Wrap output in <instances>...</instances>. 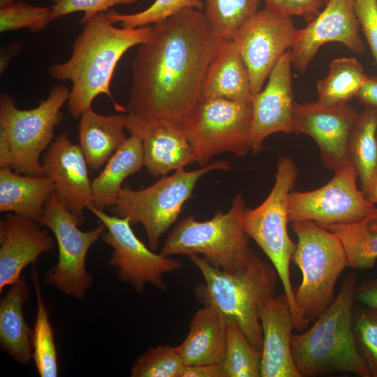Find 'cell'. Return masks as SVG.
I'll use <instances>...</instances> for the list:
<instances>
[{"label":"cell","instance_id":"1","mask_svg":"<svg viewBox=\"0 0 377 377\" xmlns=\"http://www.w3.org/2000/svg\"><path fill=\"white\" fill-rule=\"evenodd\" d=\"M227 40L194 8L151 25L132 62L127 112L179 123L199 101L206 71Z\"/></svg>","mask_w":377,"mask_h":377},{"label":"cell","instance_id":"2","mask_svg":"<svg viewBox=\"0 0 377 377\" xmlns=\"http://www.w3.org/2000/svg\"><path fill=\"white\" fill-rule=\"evenodd\" d=\"M80 22L83 29L73 43L70 58L48 68L54 79L72 82L67 101L69 113L74 118L80 117L91 109L94 100L100 94L107 95L117 112H127L113 98L110 82L122 56L148 39L151 25L117 27L105 12L82 17Z\"/></svg>","mask_w":377,"mask_h":377},{"label":"cell","instance_id":"3","mask_svg":"<svg viewBox=\"0 0 377 377\" xmlns=\"http://www.w3.org/2000/svg\"><path fill=\"white\" fill-rule=\"evenodd\" d=\"M357 276L349 273L332 303L313 324L293 334L294 362L300 377L337 372L371 377L357 348L353 333V306Z\"/></svg>","mask_w":377,"mask_h":377},{"label":"cell","instance_id":"4","mask_svg":"<svg viewBox=\"0 0 377 377\" xmlns=\"http://www.w3.org/2000/svg\"><path fill=\"white\" fill-rule=\"evenodd\" d=\"M189 259L201 272L205 283L194 289L198 301L217 309L227 321L235 322L249 341L262 349L259 311L275 295L279 278L275 269L253 251L247 265L234 272H225L197 254Z\"/></svg>","mask_w":377,"mask_h":377},{"label":"cell","instance_id":"5","mask_svg":"<svg viewBox=\"0 0 377 377\" xmlns=\"http://www.w3.org/2000/svg\"><path fill=\"white\" fill-rule=\"evenodd\" d=\"M291 223L297 238L292 261L302 273V281L294 289L302 332L332 303L337 281L348 265L343 246L333 232L311 221Z\"/></svg>","mask_w":377,"mask_h":377},{"label":"cell","instance_id":"6","mask_svg":"<svg viewBox=\"0 0 377 377\" xmlns=\"http://www.w3.org/2000/svg\"><path fill=\"white\" fill-rule=\"evenodd\" d=\"M64 84L53 87L36 108H18L8 94L0 96V167L31 176H45L42 152L52 142L62 120L61 109L69 98Z\"/></svg>","mask_w":377,"mask_h":377},{"label":"cell","instance_id":"7","mask_svg":"<svg viewBox=\"0 0 377 377\" xmlns=\"http://www.w3.org/2000/svg\"><path fill=\"white\" fill-rule=\"evenodd\" d=\"M245 202L237 193L230 209L218 210L209 220L188 216L168 236L160 253L165 256L201 254L212 265L234 273L248 264L252 250L243 226Z\"/></svg>","mask_w":377,"mask_h":377},{"label":"cell","instance_id":"8","mask_svg":"<svg viewBox=\"0 0 377 377\" xmlns=\"http://www.w3.org/2000/svg\"><path fill=\"white\" fill-rule=\"evenodd\" d=\"M297 177L295 161L287 156L279 157L272 188L260 205L245 209L243 226L246 235L256 242L275 269L289 301L294 328L298 331L299 318L290 270L295 244L288 232V195Z\"/></svg>","mask_w":377,"mask_h":377},{"label":"cell","instance_id":"9","mask_svg":"<svg viewBox=\"0 0 377 377\" xmlns=\"http://www.w3.org/2000/svg\"><path fill=\"white\" fill-rule=\"evenodd\" d=\"M230 169L228 161H219L191 171H175L140 190L122 188L112 210L116 216L128 218L131 223L142 224L149 248L155 251L160 238L177 219L198 180L210 171Z\"/></svg>","mask_w":377,"mask_h":377},{"label":"cell","instance_id":"10","mask_svg":"<svg viewBox=\"0 0 377 377\" xmlns=\"http://www.w3.org/2000/svg\"><path fill=\"white\" fill-rule=\"evenodd\" d=\"M251 123L252 102L208 98H200L177 124L191 147L194 162L205 165L223 152L246 155Z\"/></svg>","mask_w":377,"mask_h":377},{"label":"cell","instance_id":"11","mask_svg":"<svg viewBox=\"0 0 377 377\" xmlns=\"http://www.w3.org/2000/svg\"><path fill=\"white\" fill-rule=\"evenodd\" d=\"M38 223L52 232L58 246L57 262L47 272L45 282L68 296L82 299L93 281L87 270V256L105 231V225L101 223L91 230H81L75 216L58 201L54 193Z\"/></svg>","mask_w":377,"mask_h":377},{"label":"cell","instance_id":"12","mask_svg":"<svg viewBox=\"0 0 377 377\" xmlns=\"http://www.w3.org/2000/svg\"><path fill=\"white\" fill-rule=\"evenodd\" d=\"M88 209L106 228L101 239L113 250L109 263L116 268L119 279L137 293L144 292L147 283L165 290L163 276L182 267V262L149 249L135 235L128 218L108 214L93 205Z\"/></svg>","mask_w":377,"mask_h":377},{"label":"cell","instance_id":"13","mask_svg":"<svg viewBox=\"0 0 377 377\" xmlns=\"http://www.w3.org/2000/svg\"><path fill=\"white\" fill-rule=\"evenodd\" d=\"M353 165L334 172L324 186L309 191H291L288 195L290 222L311 221L319 225L348 223L359 221L376 206L357 186Z\"/></svg>","mask_w":377,"mask_h":377},{"label":"cell","instance_id":"14","mask_svg":"<svg viewBox=\"0 0 377 377\" xmlns=\"http://www.w3.org/2000/svg\"><path fill=\"white\" fill-rule=\"evenodd\" d=\"M297 31L290 17L263 8L236 31L232 40L248 69L253 95L262 90L279 60L292 48Z\"/></svg>","mask_w":377,"mask_h":377},{"label":"cell","instance_id":"15","mask_svg":"<svg viewBox=\"0 0 377 377\" xmlns=\"http://www.w3.org/2000/svg\"><path fill=\"white\" fill-rule=\"evenodd\" d=\"M359 113L349 104L295 103L293 131L311 138L326 168L335 172L348 165L349 142Z\"/></svg>","mask_w":377,"mask_h":377},{"label":"cell","instance_id":"16","mask_svg":"<svg viewBox=\"0 0 377 377\" xmlns=\"http://www.w3.org/2000/svg\"><path fill=\"white\" fill-rule=\"evenodd\" d=\"M355 1L328 0L323 10L308 25L297 29L290 54L292 65L300 73L306 71L318 50L327 43H341L358 54L364 52Z\"/></svg>","mask_w":377,"mask_h":377},{"label":"cell","instance_id":"17","mask_svg":"<svg viewBox=\"0 0 377 377\" xmlns=\"http://www.w3.org/2000/svg\"><path fill=\"white\" fill-rule=\"evenodd\" d=\"M292 66L288 50L272 71L265 87L253 96L250 145L254 154L263 149L269 135L294 133Z\"/></svg>","mask_w":377,"mask_h":377},{"label":"cell","instance_id":"18","mask_svg":"<svg viewBox=\"0 0 377 377\" xmlns=\"http://www.w3.org/2000/svg\"><path fill=\"white\" fill-rule=\"evenodd\" d=\"M41 162L45 176L54 184L58 201L82 224L84 211L94 205V199L89 165L80 145L63 133L51 143Z\"/></svg>","mask_w":377,"mask_h":377},{"label":"cell","instance_id":"19","mask_svg":"<svg viewBox=\"0 0 377 377\" xmlns=\"http://www.w3.org/2000/svg\"><path fill=\"white\" fill-rule=\"evenodd\" d=\"M126 129L141 140L145 166L154 177L184 169L194 162L191 147L175 123L128 113Z\"/></svg>","mask_w":377,"mask_h":377},{"label":"cell","instance_id":"20","mask_svg":"<svg viewBox=\"0 0 377 377\" xmlns=\"http://www.w3.org/2000/svg\"><path fill=\"white\" fill-rule=\"evenodd\" d=\"M38 222L15 214L0 221V293L29 265L54 247L52 237Z\"/></svg>","mask_w":377,"mask_h":377},{"label":"cell","instance_id":"21","mask_svg":"<svg viewBox=\"0 0 377 377\" xmlns=\"http://www.w3.org/2000/svg\"><path fill=\"white\" fill-rule=\"evenodd\" d=\"M263 334L260 377H300L291 346L293 318L283 293L266 302L259 311Z\"/></svg>","mask_w":377,"mask_h":377},{"label":"cell","instance_id":"22","mask_svg":"<svg viewBox=\"0 0 377 377\" xmlns=\"http://www.w3.org/2000/svg\"><path fill=\"white\" fill-rule=\"evenodd\" d=\"M228 323L214 307L205 305L193 315L188 333L176 346L185 365L221 364L224 360Z\"/></svg>","mask_w":377,"mask_h":377},{"label":"cell","instance_id":"23","mask_svg":"<svg viewBox=\"0 0 377 377\" xmlns=\"http://www.w3.org/2000/svg\"><path fill=\"white\" fill-rule=\"evenodd\" d=\"M253 96L249 73L237 45L233 40H227L206 71L200 98L252 102Z\"/></svg>","mask_w":377,"mask_h":377},{"label":"cell","instance_id":"24","mask_svg":"<svg viewBox=\"0 0 377 377\" xmlns=\"http://www.w3.org/2000/svg\"><path fill=\"white\" fill-rule=\"evenodd\" d=\"M29 293L27 279L21 276L0 300L1 349L22 365L29 364L32 360V329L27 325L23 311Z\"/></svg>","mask_w":377,"mask_h":377},{"label":"cell","instance_id":"25","mask_svg":"<svg viewBox=\"0 0 377 377\" xmlns=\"http://www.w3.org/2000/svg\"><path fill=\"white\" fill-rule=\"evenodd\" d=\"M54 191V184L46 176L22 175L9 167H0L1 212L38 222Z\"/></svg>","mask_w":377,"mask_h":377},{"label":"cell","instance_id":"26","mask_svg":"<svg viewBox=\"0 0 377 377\" xmlns=\"http://www.w3.org/2000/svg\"><path fill=\"white\" fill-rule=\"evenodd\" d=\"M126 121L124 113L103 115L92 109L80 117L79 145L89 168L99 169L126 140Z\"/></svg>","mask_w":377,"mask_h":377},{"label":"cell","instance_id":"27","mask_svg":"<svg viewBox=\"0 0 377 377\" xmlns=\"http://www.w3.org/2000/svg\"><path fill=\"white\" fill-rule=\"evenodd\" d=\"M106 163L102 172L91 182L93 205L99 209L112 207L124 181L145 166L140 138L131 134Z\"/></svg>","mask_w":377,"mask_h":377},{"label":"cell","instance_id":"28","mask_svg":"<svg viewBox=\"0 0 377 377\" xmlns=\"http://www.w3.org/2000/svg\"><path fill=\"white\" fill-rule=\"evenodd\" d=\"M320 226L339 238L345 250L348 267L367 269L375 265L377 261L376 207L372 212L359 221Z\"/></svg>","mask_w":377,"mask_h":377},{"label":"cell","instance_id":"29","mask_svg":"<svg viewBox=\"0 0 377 377\" xmlns=\"http://www.w3.org/2000/svg\"><path fill=\"white\" fill-rule=\"evenodd\" d=\"M377 110L366 108L358 116L349 142L350 163L355 168L367 197L377 177Z\"/></svg>","mask_w":377,"mask_h":377},{"label":"cell","instance_id":"30","mask_svg":"<svg viewBox=\"0 0 377 377\" xmlns=\"http://www.w3.org/2000/svg\"><path fill=\"white\" fill-rule=\"evenodd\" d=\"M367 75L355 57L331 61L327 76L316 83L318 100L325 105L346 103L355 97Z\"/></svg>","mask_w":377,"mask_h":377},{"label":"cell","instance_id":"31","mask_svg":"<svg viewBox=\"0 0 377 377\" xmlns=\"http://www.w3.org/2000/svg\"><path fill=\"white\" fill-rule=\"evenodd\" d=\"M37 309L31 332L32 360L40 377H56L59 375V361L54 330L50 320L39 281L38 270L32 271Z\"/></svg>","mask_w":377,"mask_h":377},{"label":"cell","instance_id":"32","mask_svg":"<svg viewBox=\"0 0 377 377\" xmlns=\"http://www.w3.org/2000/svg\"><path fill=\"white\" fill-rule=\"evenodd\" d=\"M227 348L221 363L225 377H260L262 351L234 321H228Z\"/></svg>","mask_w":377,"mask_h":377},{"label":"cell","instance_id":"33","mask_svg":"<svg viewBox=\"0 0 377 377\" xmlns=\"http://www.w3.org/2000/svg\"><path fill=\"white\" fill-rule=\"evenodd\" d=\"M203 2V13L207 21L228 40L258 10L260 4V0H205Z\"/></svg>","mask_w":377,"mask_h":377},{"label":"cell","instance_id":"34","mask_svg":"<svg viewBox=\"0 0 377 377\" xmlns=\"http://www.w3.org/2000/svg\"><path fill=\"white\" fill-rule=\"evenodd\" d=\"M203 8L202 0H155L148 8L138 13L124 14L110 10L106 14L112 23L134 29L162 22L184 9L201 10Z\"/></svg>","mask_w":377,"mask_h":377},{"label":"cell","instance_id":"35","mask_svg":"<svg viewBox=\"0 0 377 377\" xmlns=\"http://www.w3.org/2000/svg\"><path fill=\"white\" fill-rule=\"evenodd\" d=\"M185 367L177 347L163 344L141 355L131 369V376L182 377Z\"/></svg>","mask_w":377,"mask_h":377},{"label":"cell","instance_id":"36","mask_svg":"<svg viewBox=\"0 0 377 377\" xmlns=\"http://www.w3.org/2000/svg\"><path fill=\"white\" fill-rule=\"evenodd\" d=\"M54 19L51 6H36L22 1H12L0 6V31L28 29L33 32L43 30Z\"/></svg>","mask_w":377,"mask_h":377},{"label":"cell","instance_id":"37","mask_svg":"<svg viewBox=\"0 0 377 377\" xmlns=\"http://www.w3.org/2000/svg\"><path fill=\"white\" fill-rule=\"evenodd\" d=\"M353 333L371 377H377V309L364 306L353 313Z\"/></svg>","mask_w":377,"mask_h":377},{"label":"cell","instance_id":"38","mask_svg":"<svg viewBox=\"0 0 377 377\" xmlns=\"http://www.w3.org/2000/svg\"><path fill=\"white\" fill-rule=\"evenodd\" d=\"M54 19L77 12H83V18L103 13L117 5H129L139 0H51Z\"/></svg>","mask_w":377,"mask_h":377},{"label":"cell","instance_id":"39","mask_svg":"<svg viewBox=\"0 0 377 377\" xmlns=\"http://www.w3.org/2000/svg\"><path fill=\"white\" fill-rule=\"evenodd\" d=\"M265 9L274 13L292 17L302 16L312 20L325 5L324 0H263Z\"/></svg>","mask_w":377,"mask_h":377},{"label":"cell","instance_id":"40","mask_svg":"<svg viewBox=\"0 0 377 377\" xmlns=\"http://www.w3.org/2000/svg\"><path fill=\"white\" fill-rule=\"evenodd\" d=\"M355 12L359 24L377 64V0H355Z\"/></svg>","mask_w":377,"mask_h":377},{"label":"cell","instance_id":"41","mask_svg":"<svg viewBox=\"0 0 377 377\" xmlns=\"http://www.w3.org/2000/svg\"><path fill=\"white\" fill-rule=\"evenodd\" d=\"M355 299L364 306L377 309V278L367 280L357 285Z\"/></svg>","mask_w":377,"mask_h":377},{"label":"cell","instance_id":"42","mask_svg":"<svg viewBox=\"0 0 377 377\" xmlns=\"http://www.w3.org/2000/svg\"><path fill=\"white\" fill-rule=\"evenodd\" d=\"M358 101L377 110V76H368L355 96Z\"/></svg>","mask_w":377,"mask_h":377},{"label":"cell","instance_id":"43","mask_svg":"<svg viewBox=\"0 0 377 377\" xmlns=\"http://www.w3.org/2000/svg\"><path fill=\"white\" fill-rule=\"evenodd\" d=\"M182 377H225L221 364L186 365Z\"/></svg>","mask_w":377,"mask_h":377},{"label":"cell","instance_id":"44","mask_svg":"<svg viewBox=\"0 0 377 377\" xmlns=\"http://www.w3.org/2000/svg\"><path fill=\"white\" fill-rule=\"evenodd\" d=\"M20 43H14L13 44H10L9 45V47H8V49L9 50V53L7 51V54L6 57H3V58H1V72L3 71L5 68H6V64L8 63V59H10L9 58V55L10 54H12L13 55V53H16L17 52V51L20 50Z\"/></svg>","mask_w":377,"mask_h":377},{"label":"cell","instance_id":"45","mask_svg":"<svg viewBox=\"0 0 377 377\" xmlns=\"http://www.w3.org/2000/svg\"><path fill=\"white\" fill-rule=\"evenodd\" d=\"M367 198L371 203H377V177L371 184L367 194Z\"/></svg>","mask_w":377,"mask_h":377},{"label":"cell","instance_id":"46","mask_svg":"<svg viewBox=\"0 0 377 377\" xmlns=\"http://www.w3.org/2000/svg\"><path fill=\"white\" fill-rule=\"evenodd\" d=\"M15 0H0V6H3L5 4L9 3L12 1H14Z\"/></svg>","mask_w":377,"mask_h":377},{"label":"cell","instance_id":"47","mask_svg":"<svg viewBox=\"0 0 377 377\" xmlns=\"http://www.w3.org/2000/svg\"><path fill=\"white\" fill-rule=\"evenodd\" d=\"M325 2V4L327 3V2L328 1V0H324Z\"/></svg>","mask_w":377,"mask_h":377}]
</instances>
